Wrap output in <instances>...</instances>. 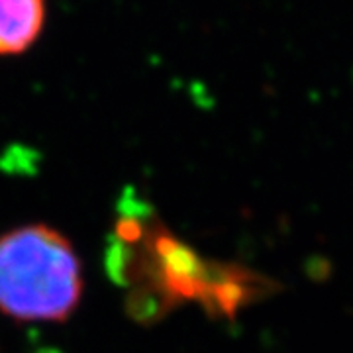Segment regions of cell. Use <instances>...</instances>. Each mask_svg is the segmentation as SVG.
I'll use <instances>...</instances> for the list:
<instances>
[{
    "instance_id": "1",
    "label": "cell",
    "mask_w": 353,
    "mask_h": 353,
    "mask_svg": "<svg viewBox=\"0 0 353 353\" xmlns=\"http://www.w3.org/2000/svg\"><path fill=\"white\" fill-rule=\"evenodd\" d=\"M83 296L71 241L43 224L0 236V312L18 322H63Z\"/></svg>"
},
{
    "instance_id": "2",
    "label": "cell",
    "mask_w": 353,
    "mask_h": 353,
    "mask_svg": "<svg viewBox=\"0 0 353 353\" xmlns=\"http://www.w3.org/2000/svg\"><path fill=\"white\" fill-rule=\"evenodd\" d=\"M46 0H0V57L22 55L41 36Z\"/></svg>"
}]
</instances>
